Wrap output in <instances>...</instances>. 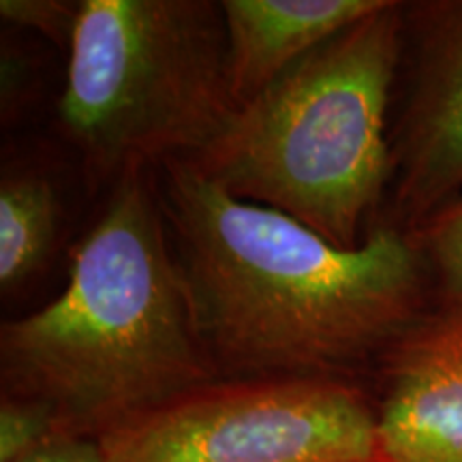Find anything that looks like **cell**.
<instances>
[{
    "mask_svg": "<svg viewBox=\"0 0 462 462\" xmlns=\"http://www.w3.org/2000/svg\"><path fill=\"white\" fill-rule=\"evenodd\" d=\"M157 170L195 332L218 377L357 381L432 313L415 231L377 223L357 248H338L234 198L195 161Z\"/></svg>",
    "mask_w": 462,
    "mask_h": 462,
    "instance_id": "1",
    "label": "cell"
},
{
    "mask_svg": "<svg viewBox=\"0 0 462 462\" xmlns=\"http://www.w3.org/2000/svg\"><path fill=\"white\" fill-rule=\"evenodd\" d=\"M150 170L116 178L65 291L0 328L3 392L48 404L69 435L101 437L218 377L195 332Z\"/></svg>",
    "mask_w": 462,
    "mask_h": 462,
    "instance_id": "2",
    "label": "cell"
},
{
    "mask_svg": "<svg viewBox=\"0 0 462 462\" xmlns=\"http://www.w3.org/2000/svg\"><path fill=\"white\" fill-rule=\"evenodd\" d=\"M402 7L385 0L300 58L190 161L234 198L296 218L338 248L360 246L392 180Z\"/></svg>",
    "mask_w": 462,
    "mask_h": 462,
    "instance_id": "3",
    "label": "cell"
},
{
    "mask_svg": "<svg viewBox=\"0 0 462 462\" xmlns=\"http://www.w3.org/2000/svg\"><path fill=\"white\" fill-rule=\"evenodd\" d=\"M236 112L221 3H79L58 118L92 182L198 159Z\"/></svg>",
    "mask_w": 462,
    "mask_h": 462,
    "instance_id": "4",
    "label": "cell"
},
{
    "mask_svg": "<svg viewBox=\"0 0 462 462\" xmlns=\"http://www.w3.org/2000/svg\"><path fill=\"white\" fill-rule=\"evenodd\" d=\"M99 439L106 462H383L373 392L337 377H217Z\"/></svg>",
    "mask_w": 462,
    "mask_h": 462,
    "instance_id": "5",
    "label": "cell"
},
{
    "mask_svg": "<svg viewBox=\"0 0 462 462\" xmlns=\"http://www.w3.org/2000/svg\"><path fill=\"white\" fill-rule=\"evenodd\" d=\"M394 101L379 223L415 231L462 199V0L404 3Z\"/></svg>",
    "mask_w": 462,
    "mask_h": 462,
    "instance_id": "6",
    "label": "cell"
},
{
    "mask_svg": "<svg viewBox=\"0 0 462 462\" xmlns=\"http://www.w3.org/2000/svg\"><path fill=\"white\" fill-rule=\"evenodd\" d=\"M374 377L383 462H462V319L430 313Z\"/></svg>",
    "mask_w": 462,
    "mask_h": 462,
    "instance_id": "7",
    "label": "cell"
},
{
    "mask_svg": "<svg viewBox=\"0 0 462 462\" xmlns=\"http://www.w3.org/2000/svg\"><path fill=\"white\" fill-rule=\"evenodd\" d=\"M385 0H223L234 99L245 106L334 34Z\"/></svg>",
    "mask_w": 462,
    "mask_h": 462,
    "instance_id": "8",
    "label": "cell"
},
{
    "mask_svg": "<svg viewBox=\"0 0 462 462\" xmlns=\"http://www.w3.org/2000/svg\"><path fill=\"white\" fill-rule=\"evenodd\" d=\"M60 198L37 167H5L0 180V287L24 289L43 273L58 238Z\"/></svg>",
    "mask_w": 462,
    "mask_h": 462,
    "instance_id": "9",
    "label": "cell"
},
{
    "mask_svg": "<svg viewBox=\"0 0 462 462\" xmlns=\"http://www.w3.org/2000/svg\"><path fill=\"white\" fill-rule=\"evenodd\" d=\"M432 281V313L462 319V199L415 229Z\"/></svg>",
    "mask_w": 462,
    "mask_h": 462,
    "instance_id": "10",
    "label": "cell"
},
{
    "mask_svg": "<svg viewBox=\"0 0 462 462\" xmlns=\"http://www.w3.org/2000/svg\"><path fill=\"white\" fill-rule=\"evenodd\" d=\"M67 435L65 426L48 404L3 392L0 396V462H14Z\"/></svg>",
    "mask_w": 462,
    "mask_h": 462,
    "instance_id": "11",
    "label": "cell"
},
{
    "mask_svg": "<svg viewBox=\"0 0 462 462\" xmlns=\"http://www.w3.org/2000/svg\"><path fill=\"white\" fill-rule=\"evenodd\" d=\"M0 15L9 24L28 28L69 51L79 17V3L60 0H3Z\"/></svg>",
    "mask_w": 462,
    "mask_h": 462,
    "instance_id": "12",
    "label": "cell"
},
{
    "mask_svg": "<svg viewBox=\"0 0 462 462\" xmlns=\"http://www.w3.org/2000/svg\"><path fill=\"white\" fill-rule=\"evenodd\" d=\"M14 462H106L99 437L67 435Z\"/></svg>",
    "mask_w": 462,
    "mask_h": 462,
    "instance_id": "13",
    "label": "cell"
}]
</instances>
